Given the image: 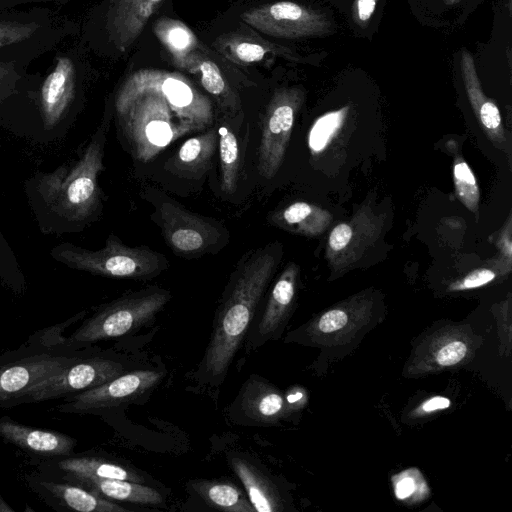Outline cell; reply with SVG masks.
<instances>
[{"label":"cell","instance_id":"7402d4cb","mask_svg":"<svg viewBox=\"0 0 512 512\" xmlns=\"http://www.w3.org/2000/svg\"><path fill=\"white\" fill-rule=\"evenodd\" d=\"M43 489L57 498L65 507L80 512H123L127 509L107 500L82 486L45 481Z\"/></svg>","mask_w":512,"mask_h":512},{"label":"cell","instance_id":"d590c367","mask_svg":"<svg viewBox=\"0 0 512 512\" xmlns=\"http://www.w3.org/2000/svg\"><path fill=\"white\" fill-rule=\"evenodd\" d=\"M467 347L461 341H453L444 345L437 352L436 359L441 366H453L466 355Z\"/></svg>","mask_w":512,"mask_h":512},{"label":"cell","instance_id":"b9f144b4","mask_svg":"<svg viewBox=\"0 0 512 512\" xmlns=\"http://www.w3.org/2000/svg\"><path fill=\"white\" fill-rule=\"evenodd\" d=\"M303 397V394L301 392L292 393L289 396H287L288 403H295Z\"/></svg>","mask_w":512,"mask_h":512},{"label":"cell","instance_id":"cb8c5ba5","mask_svg":"<svg viewBox=\"0 0 512 512\" xmlns=\"http://www.w3.org/2000/svg\"><path fill=\"white\" fill-rule=\"evenodd\" d=\"M154 33L169 51L174 63L186 69L198 48L194 33L183 22L170 18L158 20L154 25Z\"/></svg>","mask_w":512,"mask_h":512},{"label":"cell","instance_id":"f546056e","mask_svg":"<svg viewBox=\"0 0 512 512\" xmlns=\"http://www.w3.org/2000/svg\"><path fill=\"white\" fill-rule=\"evenodd\" d=\"M186 70L190 72H198L202 86L210 94L227 103V106L235 109V105L229 100V88L227 87L224 78L218 66L210 59L204 57L198 52H195Z\"/></svg>","mask_w":512,"mask_h":512},{"label":"cell","instance_id":"f1b7e54d","mask_svg":"<svg viewBox=\"0 0 512 512\" xmlns=\"http://www.w3.org/2000/svg\"><path fill=\"white\" fill-rule=\"evenodd\" d=\"M453 181L457 198L478 218L479 186L473 171L461 155L453 156Z\"/></svg>","mask_w":512,"mask_h":512},{"label":"cell","instance_id":"277c9868","mask_svg":"<svg viewBox=\"0 0 512 512\" xmlns=\"http://www.w3.org/2000/svg\"><path fill=\"white\" fill-rule=\"evenodd\" d=\"M50 255L72 269L111 278L148 279L167 266L162 254L146 246L129 247L114 234L108 236L100 250L61 243L50 250Z\"/></svg>","mask_w":512,"mask_h":512},{"label":"cell","instance_id":"9c48e42d","mask_svg":"<svg viewBox=\"0 0 512 512\" xmlns=\"http://www.w3.org/2000/svg\"><path fill=\"white\" fill-rule=\"evenodd\" d=\"M124 372H126L124 366L113 360L103 358L76 360L56 374L28 387L20 399L43 401L58 398L99 386Z\"/></svg>","mask_w":512,"mask_h":512},{"label":"cell","instance_id":"83f0119b","mask_svg":"<svg viewBox=\"0 0 512 512\" xmlns=\"http://www.w3.org/2000/svg\"><path fill=\"white\" fill-rule=\"evenodd\" d=\"M218 49L230 60L239 64H253L264 59L274 46L242 35H229L219 40Z\"/></svg>","mask_w":512,"mask_h":512},{"label":"cell","instance_id":"ffe728a7","mask_svg":"<svg viewBox=\"0 0 512 512\" xmlns=\"http://www.w3.org/2000/svg\"><path fill=\"white\" fill-rule=\"evenodd\" d=\"M67 479L106 499H114L143 505H158L163 501L162 496L158 491L151 487L144 486L139 482L91 477H72Z\"/></svg>","mask_w":512,"mask_h":512},{"label":"cell","instance_id":"8fae6325","mask_svg":"<svg viewBox=\"0 0 512 512\" xmlns=\"http://www.w3.org/2000/svg\"><path fill=\"white\" fill-rule=\"evenodd\" d=\"M299 267L290 262L273 285L259 319L247 333L249 350L279 337L291 312L295 298Z\"/></svg>","mask_w":512,"mask_h":512},{"label":"cell","instance_id":"52a82bcc","mask_svg":"<svg viewBox=\"0 0 512 512\" xmlns=\"http://www.w3.org/2000/svg\"><path fill=\"white\" fill-rule=\"evenodd\" d=\"M384 222L382 214H376L370 204L364 203L349 220L337 224L325 250L331 271L338 275L352 269L379 239Z\"/></svg>","mask_w":512,"mask_h":512},{"label":"cell","instance_id":"ab89813d","mask_svg":"<svg viewBox=\"0 0 512 512\" xmlns=\"http://www.w3.org/2000/svg\"><path fill=\"white\" fill-rule=\"evenodd\" d=\"M10 75L8 66L0 63V101L8 95Z\"/></svg>","mask_w":512,"mask_h":512},{"label":"cell","instance_id":"603a6c76","mask_svg":"<svg viewBox=\"0 0 512 512\" xmlns=\"http://www.w3.org/2000/svg\"><path fill=\"white\" fill-rule=\"evenodd\" d=\"M60 472L65 473L66 478L91 477L100 479H120L142 483L143 477L135 471L93 457H72L60 460L56 463Z\"/></svg>","mask_w":512,"mask_h":512},{"label":"cell","instance_id":"3957f363","mask_svg":"<svg viewBox=\"0 0 512 512\" xmlns=\"http://www.w3.org/2000/svg\"><path fill=\"white\" fill-rule=\"evenodd\" d=\"M278 263L270 246L258 250L239 269L216 311L210 341L197 375L221 384L254 322L257 307Z\"/></svg>","mask_w":512,"mask_h":512},{"label":"cell","instance_id":"ee69618b","mask_svg":"<svg viewBox=\"0 0 512 512\" xmlns=\"http://www.w3.org/2000/svg\"><path fill=\"white\" fill-rule=\"evenodd\" d=\"M460 1H462V0H444V2L447 3V4L458 3Z\"/></svg>","mask_w":512,"mask_h":512},{"label":"cell","instance_id":"1f68e13d","mask_svg":"<svg viewBox=\"0 0 512 512\" xmlns=\"http://www.w3.org/2000/svg\"><path fill=\"white\" fill-rule=\"evenodd\" d=\"M485 266L476 268L463 278L450 284L451 291H463L485 286L494 281L499 275L508 274L511 265L507 264L499 256L486 261Z\"/></svg>","mask_w":512,"mask_h":512},{"label":"cell","instance_id":"4dcf8cb0","mask_svg":"<svg viewBox=\"0 0 512 512\" xmlns=\"http://www.w3.org/2000/svg\"><path fill=\"white\" fill-rule=\"evenodd\" d=\"M348 115V107L324 114L314 123L310 135L311 152L320 153L332 143L339 134Z\"/></svg>","mask_w":512,"mask_h":512},{"label":"cell","instance_id":"5bb4252c","mask_svg":"<svg viewBox=\"0 0 512 512\" xmlns=\"http://www.w3.org/2000/svg\"><path fill=\"white\" fill-rule=\"evenodd\" d=\"M76 92V73L71 59L60 57L40 90V112L46 131L53 130L67 115Z\"/></svg>","mask_w":512,"mask_h":512},{"label":"cell","instance_id":"4fadbf2b","mask_svg":"<svg viewBox=\"0 0 512 512\" xmlns=\"http://www.w3.org/2000/svg\"><path fill=\"white\" fill-rule=\"evenodd\" d=\"M461 74L470 105L487 138L504 152L511 160L510 142L503 126L500 111L482 90L473 56L466 50L461 51Z\"/></svg>","mask_w":512,"mask_h":512},{"label":"cell","instance_id":"484cf974","mask_svg":"<svg viewBox=\"0 0 512 512\" xmlns=\"http://www.w3.org/2000/svg\"><path fill=\"white\" fill-rule=\"evenodd\" d=\"M218 141V129L212 127L186 140L179 148L174 164L186 172L204 170L209 164Z\"/></svg>","mask_w":512,"mask_h":512},{"label":"cell","instance_id":"30bf717a","mask_svg":"<svg viewBox=\"0 0 512 512\" xmlns=\"http://www.w3.org/2000/svg\"><path fill=\"white\" fill-rule=\"evenodd\" d=\"M158 211L164 237L176 253L187 255L204 252L221 236L217 223L173 202L162 203Z\"/></svg>","mask_w":512,"mask_h":512},{"label":"cell","instance_id":"ba28073f","mask_svg":"<svg viewBox=\"0 0 512 512\" xmlns=\"http://www.w3.org/2000/svg\"><path fill=\"white\" fill-rule=\"evenodd\" d=\"M241 19L272 37L298 39L326 34L331 28L320 12L291 1H277L253 7Z\"/></svg>","mask_w":512,"mask_h":512},{"label":"cell","instance_id":"d6986e66","mask_svg":"<svg viewBox=\"0 0 512 512\" xmlns=\"http://www.w3.org/2000/svg\"><path fill=\"white\" fill-rule=\"evenodd\" d=\"M230 466L242 482L255 511L274 512L280 509L279 496L268 477L250 460L231 456Z\"/></svg>","mask_w":512,"mask_h":512},{"label":"cell","instance_id":"8d00e7d4","mask_svg":"<svg viewBox=\"0 0 512 512\" xmlns=\"http://www.w3.org/2000/svg\"><path fill=\"white\" fill-rule=\"evenodd\" d=\"M20 274L16 258L0 231V276L8 278Z\"/></svg>","mask_w":512,"mask_h":512},{"label":"cell","instance_id":"60d3db41","mask_svg":"<svg viewBox=\"0 0 512 512\" xmlns=\"http://www.w3.org/2000/svg\"><path fill=\"white\" fill-rule=\"evenodd\" d=\"M414 481L411 478H404L396 486V495L399 499L408 497L414 491Z\"/></svg>","mask_w":512,"mask_h":512},{"label":"cell","instance_id":"7a4b0ae2","mask_svg":"<svg viewBox=\"0 0 512 512\" xmlns=\"http://www.w3.org/2000/svg\"><path fill=\"white\" fill-rule=\"evenodd\" d=\"M107 123H102L81 157L48 173H38L27 185V194L43 229L68 231L86 222L100 203L98 175L103 171Z\"/></svg>","mask_w":512,"mask_h":512},{"label":"cell","instance_id":"4316f807","mask_svg":"<svg viewBox=\"0 0 512 512\" xmlns=\"http://www.w3.org/2000/svg\"><path fill=\"white\" fill-rule=\"evenodd\" d=\"M220 156V188L232 194L237 188L239 175V145L236 135L229 127L218 129Z\"/></svg>","mask_w":512,"mask_h":512},{"label":"cell","instance_id":"d6a6232c","mask_svg":"<svg viewBox=\"0 0 512 512\" xmlns=\"http://www.w3.org/2000/svg\"><path fill=\"white\" fill-rule=\"evenodd\" d=\"M37 28L36 23L0 21V47L28 39Z\"/></svg>","mask_w":512,"mask_h":512},{"label":"cell","instance_id":"74e56055","mask_svg":"<svg viewBox=\"0 0 512 512\" xmlns=\"http://www.w3.org/2000/svg\"><path fill=\"white\" fill-rule=\"evenodd\" d=\"M378 0H353V16L359 25H366L374 13Z\"/></svg>","mask_w":512,"mask_h":512},{"label":"cell","instance_id":"e0dca14e","mask_svg":"<svg viewBox=\"0 0 512 512\" xmlns=\"http://www.w3.org/2000/svg\"><path fill=\"white\" fill-rule=\"evenodd\" d=\"M0 436L26 451L44 456L69 455L76 444L67 435L28 427L6 417L0 419Z\"/></svg>","mask_w":512,"mask_h":512},{"label":"cell","instance_id":"836d02e7","mask_svg":"<svg viewBox=\"0 0 512 512\" xmlns=\"http://www.w3.org/2000/svg\"><path fill=\"white\" fill-rule=\"evenodd\" d=\"M349 319L345 308H333L325 312L317 321V329L321 333H333L342 329Z\"/></svg>","mask_w":512,"mask_h":512},{"label":"cell","instance_id":"e575fe53","mask_svg":"<svg viewBox=\"0 0 512 512\" xmlns=\"http://www.w3.org/2000/svg\"><path fill=\"white\" fill-rule=\"evenodd\" d=\"M494 244L499 251V257L512 265V215H508L502 228L496 233Z\"/></svg>","mask_w":512,"mask_h":512},{"label":"cell","instance_id":"9a60e30c","mask_svg":"<svg viewBox=\"0 0 512 512\" xmlns=\"http://www.w3.org/2000/svg\"><path fill=\"white\" fill-rule=\"evenodd\" d=\"M163 0H112L107 12L109 40L120 52H126L142 33L150 17Z\"/></svg>","mask_w":512,"mask_h":512},{"label":"cell","instance_id":"ac0fdd59","mask_svg":"<svg viewBox=\"0 0 512 512\" xmlns=\"http://www.w3.org/2000/svg\"><path fill=\"white\" fill-rule=\"evenodd\" d=\"M237 407L246 422L268 424L282 417L284 398L272 385L251 375L240 391Z\"/></svg>","mask_w":512,"mask_h":512},{"label":"cell","instance_id":"7bdbcfd3","mask_svg":"<svg viewBox=\"0 0 512 512\" xmlns=\"http://www.w3.org/2000/svg\"><path fill=\"white\" fill-rule=\"evenodd\" d=\"M0 511H10L13 512V509L7 505V503L0 496Z\"/></svg>","mask_w":512,"mask_h":512},{"label":"cell","instance_id":"44dd1931","mask_svg":"<svg viewBox=\"0 0 512 512\" xmlns=\"http://www.w3.org/2000/svg\"><path fill=\"white\" fill-rule=\"evenodd\" d=\"M332 220L328 210L304 201L288 205L274 218L275 223L283 229L307 237L322 235Z\"/></svg>","mask_w":512,"mask_h":512},{"label":"cell","instance_id":"d4e9b609","mask_svg":"<svg viewBox=\"0 0 512 512\" xmlns=\"http://www.w3.org/2000/svg\"><path fill=\"white\" fill-rule=\"evenodd\" d=\"M194 491L209 506L225 512L255 511L248 497L229 482L215 480H198L192 484Z\"/></svg>","mask_w":512,"mask_h":512},{"label":"cell","instance_id":"2e32d148","mask_svg":"<svg viewBox=\"0 0 512 512\" xmlns=\"http://www.w3.org/2000/svg\"><path fill=\"white\" fill-rule=\"evenodd\" d=\"M76 360L43 354L0 367V401L20 399L28 387L56 374Z\"/></svg>","mask_w":512,"mask_h":512},{"label":"cell","instance_id":"6da1fadb","mask_svg":"<svg viewBox=\"0 0 512 512\" xmlns=\"http://www.w3.org/2000/svg\"><path fill=\"white\" fill-rule=\"evenodd\" d=\"M115 109L132 154L141 162L156 157L184 135L212 126L213 106L183 75L142 69L119 89Z\"/></svg>","mask_w":512,"mask_h":512},{"label":"cell","instance_id":"8992f818","mask_svg":"<svg viewBox=\"0 0 512 512\" xmlns=\"http://www.w3.org/2000/svg\"><path fill=\"white\" fill-rule=\"evenodd\" d=\"M303 99L301 89L281 88L275 91L266 108L258 149V172L267 180L276 175L283 163Z\"/></svg>","mask_w":512,"mask_h":512},{"label":"cell","instance_id":"7c38bea8","mask_svg":"<svg viewBox=\"0 0 512 512\" xmlns=\"http://www.w3.org/2000/svg\"><path fill=\"white\" fill-rule=\"evenodd\" d=\"M162 375L152 370L124 372L104 384L74 395L69 399L71 403L63 406L62 410L88 411L117 406L152 389Z\"/></svg>","mask_w":512,"mask_h":512},{"label":"cell","instance_id":"5b68a950","mask_svg":"<svg viewBox=\"0 0 512 512\" xmlns=\"http://www.w3.org/2000/svg\"><path fill=\"white\" fill-rule=\"evenodd\" d=\"M170 299L169 291L157 287L126 294L85 321L71 336V341L91 344L124 336L152 320Z\"/></svg>","mask_w":512,"mask_h":512},{"label":"cell","instance_id":"f35d334b","mask_svg":"<svg viewBox=\"0 0 512 512\" xmlns=\"http://www.w3.org/2000/svg\"><path fill=\"white\" fill-rule=\"evenodd\" d=\"M450 400L445 397L436 396L427 400L423 405L422 409L425 412H432L435 410H441L449 407Z\"/></svg>","mask_w":512,"mask_h":512}]
</instances>
